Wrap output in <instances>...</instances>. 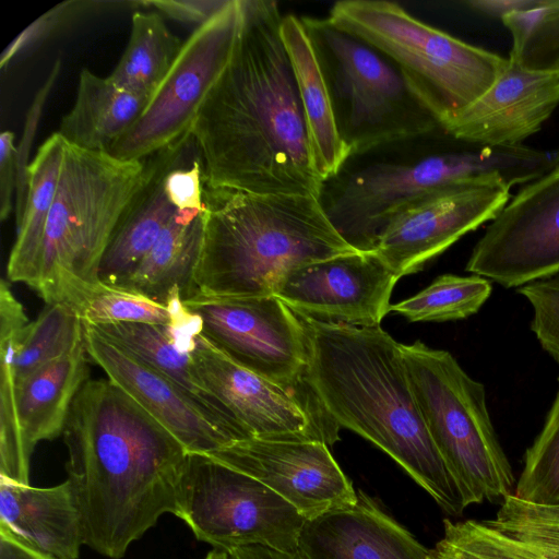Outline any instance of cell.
Listing matches in <instances>:
<instances>
[{"instance_id": "obj_1", "label": "cell", "mask_w": 559, "mask_h": 559, "mask_svg": "<svg viewBox=\"0 0 559 559\" xmlns=\"http://www.w3.org/2000/svg\"><path fill=\"white\" fill-rule=\"evenodd\" d=\"M230 58L191 129L209 189L321 198L277 2L240 0Z\"/></svg>"}, {"instance_id": "obj_2", "label": "cell", "mask_w": 559, "mask_h": 559, "mask_svg": "<svg viewBox=\"0 0 559 559\" xmlns=\"http://www.w3.org/2000/svg\"><path fill=\"white\" fill-rule=\"evenodd\" d=\"M62 435L84 545L120 559L160 515H177L188 451L109 379L83 384Z\"/></svg>"}, {"instance_id": "obj_3", "label": "cell", "mask_w": 559, "mask_h": 559, "mask_svg": "<svg viewBox=\"0 0 559 559\" xmlns=\"http://www.w3.org/2000/svg\"><path fill=\"white\" fill-rule=\"evenodd\" d=\"M301 319L308 336L306 381L328 417L389 454L444 512L462 514L468 506L429 435L401 344L380 325Z\"/></svg>"}, {"instance_id": "obj_4", "label": "cell", "mask_w": 559, "mask_h": 559, "mask_svg": "<svg viewBox=\"0 0 559 559\" xmlns=\"http://www.w3.org/2000/svg\"><path fill=\"white\" fill-rule=\"evenodd\" d=\"M203 198L204 236L192 297L273 295L290 270L357 251L334 228L321 198L206 187Z\"/></svg>"}, {"instance_id": "obj_5", "label": "cell", "mask_w": 559, "mask_h": 559, "mask_svg": "<svg viewBox=\"0 0 559 559\" xmlns=\"http://www.w3.org/2000/svg\"><path fill=\"white\" fill-rule=\"evenodd\" d=\"M449 138V143L419 159L372 164L331 188L321 202L349 246L373 251L390 217L435 190L478 183H501L511 189L559 165V150L491 146Z\"/></svg>"}, {"instance_id": "obj_6", "label": "cell", "mask_w": 559, "mask_h": 559, "mask_svg": "<svg viewBox=\"0 0 559 559\" xmlns=\"http://www.w3.org/2000/svg\"><path fill=\"white\" fill-rule=\"evenodd\" d=\"M150 174V159L123 160L66 142L33 288L75 310L100 284L98 267Z\"/></svg>"}, {"instance_id": "obj_7", "label": "cell", "mask_w": 559, "mask_h": 559, "mask_svg": "<svg viewBox=\"0 0 559 559\" xmlns=\"http://www.w3.org/2000/svg\"><path fill=\"white\" fill-rule=\"evenodd\" d=\"M328 19L382 52L442 130L495 83L509 62L418 20L395 2L338 1Z\"/></svg>"}, {"instance_id": "obj_8", "label": "cell", "mask_w": 559, "mask_h": 559, "mask_svg": "<svg viewBox=\"0 0 559 559\" xmlns=\"http://www.w3.org/2000/svg\"><path fill=\"white\" fill-rule=\"evenodd\" d=\"M409 384L429 435L467 506L502 501L514 475L499 442L484 385L447 350L401 344Z\"/></svg>"}, {"instance_id": "obj_9", "label": "cell", "mask_w": 559, "mask_h": 559, "mask_svg": "<svg viewBox=\"0 0 559 559\" xmlns=\"http://www.w3.org/2000/svg\"><path fill=\"white\" fill-rule=\"evenodd\" d=\"M328 83L349 155L441 130L399 69L379 50L328 17H302Z\"/></svg>"}, {"instance_id": "obj_10", "label": "cell", "mask_w": 559, "mask_h": 559, "mask_svg": "<svg viewBox=\"0 0 559 559\" xmlns=\"http://www.w3.org/2000/svg\"><path fill=\"white\" fill-rule=\"evenodd\" d=\"M215 549L260 545L297 554L306 519L258 479L205 453H188L177 515Z\"/></svg>"}, {"instance_id": "obj_11", "label": "cell", "mask_w": 559, "mask_h": 559, "mask_svg": "<svg viewBox=\"0 0 559 559\" xmlns=\"http://www.w3.org/2000/svg\"><path fill=\"white\" fill-rule=\"evenodd\" d=\"M240 21V0H230L191 33L143 114L116 143L110 155L123 160L146 159L191 133L230 58Z\"/></svg>"}, {"instance_id": "obj_12", "label": "cell", "mask_w": 559, "mask_h": 559, "mask_svg": "<svg viewBox=\"0 0 559 559\" xmlns=\"http://www.w3.org/2000/svg\"><path fill=\"white\" fill-rule=\"evenodd\" d=\"M183 302L202 319V335L230 360L290 391L310 389L304 321L276 296H194Z\"/></svg>"}, {"instance_id": "obj_13", "label": "cell", "mask_w": 559, "mask_h": 559, "mask_svg": "<svg viewBox=\"0 0 559 559\" xmlns=\"http://www.w3.org/2000/svg\"><path fill=\"white\" fill-rule=\"evenodd\" d=\"M194 371L207 392L250 438L338 440V427L328 417L309 389L282 388L237 365L202 334L190 353Z\"/></svg>"}, {"instance_id": "obj_14", "label": "cell", "mask_w": 559, "mask_h": 559, "mask_svg": "<svg viewBox=\"0 0 559 559\" xmlns=\"http://www.w3.org/2000/svg\"><path fill=\"white\" fill-rule=\"evenodd\" d=\"M465 270L507 288L559 273V165L526 183L498 212Z\"/></svg>"}, {"instance_id": "obj_15", "label": "cell", "mask_w": 559, "mask_h": 559, "mask_svg": "<svg viewBox=\"0 0 559 559\" xmlns=\"http://www.w3.org/2000/svg\"><path fill=\"white\" fill-rule=\"evenodd\" d=\"M400 276L374 251H354L287 272L273 295L298 317L334 324L379 326Z\"/></svg>"}, {"instance_id": "obj_16", "label": "cell", "mask_w": 559, "mask_h": 559, "mask_svg": "<svg viewBox=\"0 0 559 559\" xmlns=\"http://www.w3.org/2000/svg\"><path fill=\"white\" fill-rule=\"evenodd\" d=\"M511 199L501 183L435 190L397 210L373 250L400 277L421 270L465 234L491 221Z\"/></svg>"}, {"instance_id": "obj_17", "label": "cell", "mask_w": 559, "mask_h": 559, "mask_svg": "<svg viewBox=\"0 0 559 559\" xmlns=\"http://www.w3.org/2000/svg\"><path fill=\"white\" fill-rule=\"evenodd\" d=\"M207 455L258 479L306 520L357 500L350 480L321 441L248 438Z\"/></svg>"}, {"instance_id": "obj_18", "label": "cell", "mask_w": 559, "mask_h": 559, "mask_svg": "<svg viewBox=\"0 0 559 559\" xmlns=\"http://www.w3.org/2000/svg\"><path fill=\"white\" fill-rule=\"evenodd\" d=\"M90 358L108 379L164 426L188 451L211 453L238 441L236 435L192 395L163 373L83 323Z\"/></svg>"}, {"instance_id": "obj_19", "label": "cell", "mask_w": 559, "mask_h": 559, "mask_svg": "<svg viewBox=\"0 0 559 559\" xmlns=\"http://www.w3.org/2000/svg\"><path fill=\"white\" fill-rule=\"evenodd\" d=\"M88 357L83 343L16 384L11 415L0 423V478L29 485L34 449L63 432L73 400L88 380Z\"/></svg>"}, {"instance_id": "obj_20", "label": "cell", "mask_w": 559, "mask_h": 559, "mask_svg": "<svg viewBox=\"0 0 559 559\" xmlns=\"http://www.w3.org/2000/svg\"><path fill=\"white\" fill-rule=\"evenodd\" d=\"M558 105V73L532 72L509 58L495 83L442 131L484 145L521 146Z\"/></svg>"}, {"instance_id": "obj_21", "label": "cell", "mask_w": 559, "mask_h": 559, "mask_svg": "<svg viewBox=\"0 0 559 559\" xmlns=\"http://www.w3.org/2000/svg\"><path fill=\"white\" fill-rule=\"evenodd\" d=\"M300 559H429L430 549L388 515L369 496L306 520Z\"/></svg>"}, {"instance_id": "obj_22", "label": "cell", "mask_w": 559, "mask_h": 559, "mask_svg": "<svg viewBox=\"0 0 559 559\" xmlns=\"http://www.w3.org/2000/svg\"><path fill=\"white\" fill-rule=\"evenodd\" d=\"M0 530L55 559H78L84 544L69 480L35 488L0 478Z\"/></svg>"}, {"instance_id": "obj_23", "label": "cell", "mask_w": 559, "mask_h": 559, "mask_svg": "<svg viewBox=\"0 0 559 559\" xmlns=\"http://www.w3.org/2000/svg\"><path fill=\"white\" fill-rule=\"evenodd\" d=\"M281 35L297 83L312 165L326 183L350 155L340 135L328 83L302 17L283 15Z\"/></svg>"}, {"instance_id": "obj_24", "label": "cell", "mask_w": 559, "mask_h": 559, "mask_svg": "<svg viewBox=\"0 0 559 559\" xmlns=\"http://www.w3.org/2000/svg\"><path fill=\"white\" fill-rule=\"evenodd\" d=\"M178 142L150 158L147 180L123 214L99 263L100 284L121 287L178 211L164 185Z\"/></svg>"}, {"instance_id": "obj_25", "label": "cell", "mask_w": 559, "mask_h": 559, "mask_svg": "<svg viewBox=\"0 0 559 559\" xmlns=\"http://www.w3.org/2000/svg\"><path fill=\"white\" fill-rule=\"evenodd\" d=\"M147 104V99L120 87L109 76L82 69L75 100L57 132L71 145L110 154Z\"/></svg>"}, {"instance_id": "obj_26", "label": "cell", "mask_w": 559, "mask_h": 559, "mask_svg": "<svg viewBox=\"0 0 559 559\" xmlns=\"http://www.w3.org/2000/svg\"><path fill=\"white\" fill-rule=\"evenodd\" d=\"M203 236L204 211L178 210L120 288L136 292L163 305H167L175 288L180 289L183 301L190 299Z\"/></svg>"}, {"instance_id": "obj_27", "label": "cell", "mask_w": 559, "mask_h": 559, "mask_svg": "<svg viewBox=\"0 0 559 559\" xmlns=\"http://www.w3.org/2000/svg\"><path fill=\"white\" fill-rule=\"evenodd\" d=\"M66 141L52 133L38 148L28 168V197L12 247L7 276L32 286L43 249L45 230L56 194Z\"/></svg>"}, {"instance_id": "obj_28", "label": "cell", "mask_w": 559, "mask_h": 559, "mask_svg": "<svg viewBox=\"0 0 559 559\" xmlns=\"http://www.w3.org/2000/svg\"><path fill=\"white\" fill-rule=\"evenodd\" d=\"M94 328L139 360L180 385L207 412L227 426L238 440L249 438L242 427L207 392L194 371L191 356L177 349L169 336L167 325L115 323Z\"/></svg>"}, {"instance_id": "obj_29", "label": "cell", "mask_w": 559, "mask_h": 559, "mask_svg": "<svg viewBox=\"0 0 559 559\" xmlns=\"http://www.w3.org/2000/svg\"><path fill=\"white\" fill-rule=\"evenodd\" d=\"M183 43L156 12L132 15L127 47L108 75L120 87L150 102L178 58Z\"/></svg>"}, {"instance_id": "obj_30", "label": "cell", "mask_w": 559, "mask_h": 559, "mask_svg": "<svg viewBox=\"0 0 559 559\" xmlns=\"http://www.w3.org/2000/svg\"><path fill=\"white\" fill-rule=\"evenodd\" d=\"M83 343L84 326L76 310L66 302L47 304L24 331L14 365L16 384Z\"/></svg>"}, {"instance_id": "obj_31", "label": "cell", "mask_w": 559, "mask_h": 559, "mask_svg": "<svg viewBox=\"0 0 559 559\" xmlns=\"http://www.w3.org/2000/svg\"><path fill=\"white\" fill-rule=\"evenodd\" d=\"M491 289L490 282L478 275L444 274L416 295L391 305L390 311L412 322L462 320L481 308Z\"/></svg>"}, {"instance_id": "obj_32", "label": "cell", "mask_w": 559, "mask_h": 559, "mask_svg": "<svg viewBox=\"0 0 559 559\" xmlns=\"http://www.w3.org/2000/svg\"><path fill=\"white\" fill-rule=\"evenodd\" d=\"M513 495L538 504H559V390L545 425L526 450Z\"/></svg>"}, {"instance_id": "obj_33", "label": "cell", "mask_w": 559, "mask_h": 559, "mask_svg": "<svg viewBox=\"0 0 559 559\" xmlns=\"http://www.w3.org/2000/svg\"><path fill=\"white\" fill-rule=\"evenodd\" d=\"M443 537L429 559H538L525 545L486 521H443Z\"/></svg>"}, {"instance_id": "obj_34", "label": "cell", "mask_w": 559, "mask_h": 559, "mask_svg": "<svg viewBox=\"0 0 559 559\" xmlns=\"http://www.w3.org/2000/svg\"><path fill=\"white\" fill-rule=\"evenodd\" d=\"M83 323L102 326L115 323L168 325L174 302L159 304L136 292L99 284L76 308Z\"/></svg>"}, {"instance_id": "obj_35", "label": "cell", "mask_w": 559, "mask_h": 559, "mask_svg": "<svg viewBox=\"0 0 559 559\" xmlns=\"http://www.w3.org/2000/svg\"><path fill=\"white\" fill-rule=\"evenodd\" d=\"M495 528L512 536L538 559H559V518L549 506L507 496L495 519L486 520Z\"/></svg>"}, {"instance_id": "obj_36", "label": "cell", "mask_w": 559, "mask_h": 559, "mask_svg": "<svg viewBox=\"0 0 559 559\" xmlns=\"http://www.w3.org/2000/svg\"><path fill=\"white\" fill-rule=\"evenodd\" d=\"M510 59L523 69L559 74V0H552Z\"/></svg>"}, {"instance_id": "obj_37", "label": "cell", "mask_w": 559, "mask_h": 559, "mask_svg": "<svg viewBox=\"0 0 559 559\" xmlns=\"http://www.w3.org/2000/svg\"><path fill=\"white\" fill-rule=\"evenodd\" d=\"M532 306L531 329L544 350L559 362V276L519 288Z\"/></svg>"}, {"instance_id": "obj_38", "label": "cell", "mask_w": 559, "mask_h": 559, "mask_svg": "<svg viewBox=\"0 0 559 559\" xmlns=\"http://www.w3.org/2000/svg\"><path fill=\"white\" fill-rule=\"evenodd\" d=\"M61 70V61L57 60L52 66L46 81L35 94L27 110L23 132L16 146V190H15V224L21 223L28 197V168L29 154L36 135L43 110Z\"/></svg>"}, {"instance_id": "obj_39", "label": "cell", "mask_w": 559, "mask_h": 559, "mask_svg": "<svg viewBox=\"0 0 559 559\" xmlns=\"http://www.w3.org/2000/svg\"><path fill=\"white\" fill-rule=\"evenodd\" d=\"M88 4L85 1H64L44 13L8 45L0 58L1 69L20 53L50 37Z\"/></svg>"}, {"instance_id": "obj_40", "label": "cell", "mask_w": 559, "mask_h": 559, "mask_svg": "<svg viewBox=\"0 0 559 559\" xmlns=\"http://www.w3.org/2000/svg\"><path fill=\"white\" fill-rule=\"evenodd\" d=\"M230 0H155L142 1L139 4L156 8L165 15L198 26L206 23L219 13Z\"/></svg>"}, {"instance_id": "obj_41", "label": "cell", "mask_w": 559, "mask_h": 559, "mask_svg": "<svg viewBox=\"0 0 559 559\" xmlns=\"http://www.w3.org/2000/svg\"><path fill=\"white\" fill-rule=\"evenodd\" d=\"M16 146L14 133L5 130L0 135V218L4 221L12 211V197L16 190Z\"/></svg>"}, {"instance_id": "obj_42", "label": "cell", "mask_w": 559, "mask_h": 559, "mask_svg": "<svg viewBox=\"0 0 559 559\" xmlns=\"http://www.w3.org/2000/svg\"><path fill=\"white\" fill-rule=\"evenodd\" d=\"M549 0H468L464 4L479 13L502 19L503 16L544 7Z\"/></svg>"}, {"instance_id": "obj_43", "label": "cell", "mask_w": 559, "mask_h": 559, "mask_svg": "<svg viewBox=\"0 0 559 559\" xmlns=\"http://www.w3.org/2000/svg\"><path fill=\"white\" fill-rule=\"evenodd\" d=\"M551 1L552 0H549V2L544 7L514 12L501 19L502 23L512 35V49H516L522 44L535 22L540 16L543 10L549 5Z\"/></svg>"}, {"instance_id": "obj_44", "label": "cell", "mask_w": 559, "mask_h": 559, "mask_svg": "<svg viewBox=\"0 0 559 559\" xmlns=\"http://www.w3.org/2000/svg\"><path fill=\"white\" fill-rule=\"evenodd\" d=\"M0 559H55L0 530Z\"/></svg>"}, {"instance_id": "obj_45", "label": "cell", "mask_w": 559, "mask_h": 559, "mask_svg": "<svg viewBox=\"0 0 559 559\" xmlns=\"http://www.w3.org/2000/svg\"><path fill=\"white\" fill-rule=\"evenodd\" d=\"M227 554L230 559H300L297 554H286L260 545L236 547Z\"/></svg>"}, {"instance_id": "obj_46", "label": "cell", "mask_w": 559, "mask_h": 559, "mask_svg": "<svg viewBox=\"0 0 559 559\" xmlns=\"http://www.w3.org/2000/svg\"><path fill=\"white\" fill-rule=\"evenodd\" d=\"M204 559H230V558L226 551L215 549V550L209 552Z\"/></svg>"}, {"instance_id": "obj_47", "label": "cell", "mask_w": 559, "mask_h": 559, "mask_svg": "<svg viewBox=\"0 0 559 559\" xmlns=\"http://www.w3.org/2000/svg\"><path fill=\"white\" fill-rule=\"evenodd\" d=\"M547 506H549V504H547ZM549 508L552 511V513L559 518V504L549 506Z\"/></svg>"}]
</instances>
